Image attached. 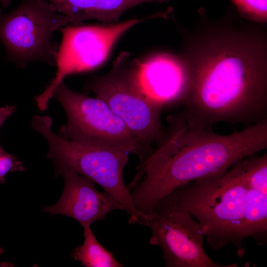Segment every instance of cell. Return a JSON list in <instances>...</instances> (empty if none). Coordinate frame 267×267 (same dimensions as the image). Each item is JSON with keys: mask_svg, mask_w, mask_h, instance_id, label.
<instances>
[{"mask_svg": "<svg viewBox=\"0 0 267 267\" xmlns=\"http://www.w3.org/2000/svg\"><path fill=\"white\" fill-rule=\"evenodd\" d=\"M249 189L234 164L220 176L176 188L159 200L152 211L187 212L199 222L213 250L232 244L242 258L245 253L243 227Z\"/></svg>", "mask_w": 267, "mask_h": 267, "instance_id": "cell-3", "label": "cell"}, {"mask_svg": "<svg viewBox=\"0 0 267 267\" xmlns=\"http://www.w3.org/2000/svg\"><path fill=\"white\" fill-rule=\"evenodd\" d=\"M61 14L67 16L71 25H81L89 20L105 24L117 22L127 10L147 2L160 3L170 0H47Z\"/></svg>", "mask_w": 267, "mask_h": 267, "instance_id": "cell-12", "label": "cell"}, {"mask_svg": "<svg viewBox=\"0 0 267 267\" xmlns=\"http://www.w3.org/2000/svg\"><path fill=\"white\" fill-rule=\"evenodd\" d=\"M3 252L2 249H1V248L0 247V255H1V254H2Z\"/></svg>", "mask_w": 267, "mask_h": 267, "instance_id": "cell-20", "label": "cell"}, {"mask_svg": "<svg viewBox=\"0 0 267 267\" xmlns=\"http://www.w3.org/2000/svg\"><path fill=\"white\" fill-rule=\"evenodd\" d=\"M140 63L129 53L123 52L109 72L88 81L86 89L106 103L149 153L164 134L163 107L144 91L139 79Z\"/></svg>", "mask_w": 267, "mask_h": 267, "instance_id": "cell-5", "label": "cell"}, {"mask_svg": "<svg viewBox=\"0 0 267 267\" xmlns=\"http://www.w3.org/2000/svg\"><path fill=\"white\" fill-rule=\"evenodd\" d=\"M69 25L70 19L47 0H22L6 14L0 9V41L8 56L21 66L35 60L55 64L58 47L53 34Z\"/></svg>", "mask_w": 267, "mask_h": 267, "instance_id": "cell-7", "label": "cell"}, {"mask_svg": "<svg viewBox=\"0 0 267 267\" xmlns=\"http://www.w3.org/2000/svg\"><path fill=\"white\" fill-rule=\"evenodd\" d=\"M60 175L65 180L62 194L56 204L44 207L43 212L71 217L85 228L103 220L112 211H124L107 193L98 191L90 179L71 170H65Z\"/></svg>", "mask_w": 267, "mask_h": 267, "instance_id": "cell-10", "label": "cell"}, {"mask_svg": "<svg viewBox=\"0 0 267 267\" xmlns=\"http://www.w3.org/2000/svg\"><path fill=\"white\" fill-rule=\"evenodd\" d=\"M83 243L75 248L71 258L85 267H123L113 254L106 249L96 239L90 227L84 228Z\"/></svg>", "mask_w": 267, "mask_h": 267, "instance_id": "cell-14", "label": "cell"}, {"mask_svg": "<svg viewBox=\"0 0 267 267\" xmlns=\"http://www.w3.org/2000/svg\"><path fill=\"white\" fill-rule=\"evenodd\" d=\"M250 188L267 195V154L245 157L235 163Z\"/></svg>", "mask_w": 267, "mask_h": 267, "instance_id": "cell-15", "label": "cell"}, {"mask_svg": "<svg viewBox=\"0 0 267 267\" xmlns=\"http://www.w3.org/2000/svg\"><path fill=\"white\" fill-rule=\"evenodd\" d=\"M53 96L67 116L59 135L83 144L123 149L138 155L140 160L148 153L102 99L74 91L63 82L55 89Z\"/></svg>", "mask_w": 267, "mask_h": 267, "instance_id": "cell-6", "label": "cell"}, {"mask_svg": "<svg viewBox=\"0 0 267 267\" xmlns=\"http://www.w3.org/2000/svg\"><path fill=\"white\" fill-rule=\"evenodd\" d=\"M162 137L141 160L127 185L144 217L176 188L220 176L239 160L267 149V120L227 134L192 124L182 112L169 116Z\"/></svg>", "mask_w": 267, "mask_h": 267, "instance_id": "cell-2", "label": "cell"}, {"mask_svg": "<svg viewBox=\"0 0 267 267\" xmlns=\"http://www.w3.org/2000/svg\"><path fill=\"white\" fill-rule=\"evenodd\" d=\"M138 75L144 91L153 101L163 107L182 102L185 76L178 55L154 54L140 61Z\"/></svg>", "mask_w": 267, "mask_h": 267, "instance_id": "cell-11", "label": "cell"}, {"mask_svg": "<svg viewBox=\"0 0 267 267\" xmlns=\"http://www.w3.org/2000/svg\"><path fill=\"white\" fill-rule=\"evenodd\" d=\"M16 111L14 106L6 105L0 107V128L2 125L5 120L10 117Z\"/></svg>", "mask_w": 267, "mask_h": 267, "instance_id": "cell-18", "label": "cell"}, {"mask_svg": "<svg viewBox=\"0 0 267 267\" xmlns=\"http://www.w3.org/2000/svg\"><path fill=\"white\" fill-rule=\"evenodd\" d=\"M151 230L149 243L159 246L167 267H237L211 259L204 248V235L199 222L187 212H151L143 223Z\"/></svg>", "mask_w": 267, "mask_h": 267, "instance_id": "cell-9", "label": "cell"}, {"mask_svg": "<svg viewBox=\"0 0 267 267\" xmlns=\"http://www.w3.org/2000/svg\"><path fill=\"white\" fill-rule=\"evenodd\" d=\"M198 12L192 29L183 32L178 54L184 117L206 127L267 120L266 25L241 18L233 5L214 20L203 7Z\"/></svg>", "mask_w": 267, "mask_h": 267, "instance_id": "cell-1", "label": "cell"}, {"mask_svg": "<svg viewBox=\"0 0 267 267\" xmlns=\"http://www.w3.org/2000/svg\"><path fill=\"white\" fill-rule=\"evenodd\" d=\"M243 236L252 238L260 245L267 242V195L248 190L244 214Z\"/></svg>", "mask_w": 267, "mask_h": 267, "instance_id": "cell-13", "label": "cell"}, {"mask_svg": "<svg viewBox=\"0 0 267 267\" xmlns=\"http://www.w3.org/2000/svg\"><path fill=\"white\" fill-rule=\"evenodd\" d=\"M25 170L22 162L5 152L0 145V183H4L5 177L8 173Z\"/></svg>", "mask_w": 267, "mask_h": 267, "instance_id": "cell-17", "label": "cell"}, {"mask_svg": "<svg viewBox=\"0 0 267 267\" xmlns=\"http://www.w3.org/2000/svg\"><path fill=\"white\" fill-rule=\"evenodd\" d=\"M0 3L3 8H6L11 4L10 0H0Z\"/></svg>", "mask_w": 267, "mask_h": 267, "instance_id": "cell-19", "label": "cell"}, {"mask_svg": "<svg viewBox=\"0 0 267 267\" xmlns=\"http://www.w3.org/2000/svg\"><path fill=\"white\" fill-rule=\"evenodd\" d=\"M31 124L47 141V156L54 163L56 176L65 170H71L90 179L123 207L130 216V223H142L143 218L136 209L124 180L129 152L83 144L62 137L52 131V119L48 116L36 115Z\"/></svg>", "mask_w": 267, "mask_h": 267, "instance_id": "cell-4", "label": "cell"}, {"mask_svg": "<svg viewBox=\"0 0 267 267\" xmlns=\"http://www.w3.org/2000/svg\"><path fill=\"white\" fill-rule=\"evenodd\" d=\"M159 17L158 13L141 18L102 25H69L61 28L62 39L55 64L56 72L43 92L35 98L39 109L45 110L55 89L68 76L89 71L101 65L121 37L144 20Z\"/></svg>", "mask_w": 267, "mask_h": 267, "instance_id": "cell-8", "label": "cell"}, {"mask_svg": "<svg viewBox=\"0 0 267 267\" xmlns=\"http://www.w3.org/2000/svg\"><path fill=\"white\" fill-rule=\"evenodd\" d=\"M237 14L264 25L267 23V0H230Z\"/></svg>", "mask_w": 267, "mask_h": 267, "instance_id": "cell-16", "label": "cell"}]
</instances>
